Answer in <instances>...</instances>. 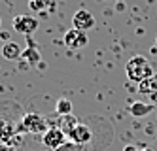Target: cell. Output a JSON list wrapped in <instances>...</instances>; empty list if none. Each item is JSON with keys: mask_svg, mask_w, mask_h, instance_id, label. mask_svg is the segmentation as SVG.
<instances>
[{"mask_svg": "<svg viewBox=\"0 0 157 151\" xmlns=\"http://www.w3.org/2000/svg\"><path fill=\"white\" fill-rule=\"evenodd\" d=\"M55 111H57L59 117H61V115H68V113H72V102H70L68 98H61V100H57Z\"/></svg>", "mask_w": 157, "mask_h": 151, "instance_id": "5bb4252c", "label": "cell"}, {"mask_svg": "<svg viewBox=\"0 0 157 151\" xmlns=\"http://www.w3.org/2000/svg\"><path fill=\"white\" fill-rule=\"evenodd\" d=\"M155 151H157V149H155Z\"/></svg>", "mask_w": 157, "mask_h": 151, "instance_id": "7402d4cb", "label": "cell"}, {"mask_svg": "<svg viewBox=\"0 0 157 151\" xmlns=\"http://www.w3.org/2000/svg\"><path fill=\"white\" fill-rule=\"evenodd\" d=\"M78 125H80V119L74 117L72 113H68V115H61L59 121H57V126H59V129H61L66 136H70V132L76 129Z\"/></svg>", "mask_w": 157, "mask_h": 151, "instance_id": "9c48e42d", "label": "cell"}, {"mask_svg": "<svg viewBox=\"0 0 157 151\" xmlns=\"http://www.w3.org/2000/svg\"><path fill=\"white\" fill-rule=\"evenodd\" d=\"M140 149H142L140 145H132V144H131V145H125V147H123V151H140Z\"/></svg>", "mask_w": 157, "mask_h": 151, "instance_id": "e0dca14e", "label": "cell"}, {"mask_svg": "<svg viewBox=\"0 0 157 151\" xmlns=\"http://www.w3.org/2000/svg\"><path fill=\"white\" fill-rule=\"evenodd\" d=\"M155 76H157V74H155Z\"/></svg>", "mask_w": 157, "mask_h": 151, "instance_id": "44dd1931", "label": "cell"}, {"mask_svg": "<svg viewBox=\"0 0 157 151\" xmlns=\"http://www.w3.org/2000/svg\"><path fill=\"white\" fill-rule=\"evenodd\" d=\"M0 55L4 57L6 61H19L21 55H23V49L19 47L17 42H8L2 45V49H0Z\"/></svg>", "mask_w": 157, "mask_h": 151, "instance_id": "ba28073f", "label": "cell"}, {"mask_svg": "<svg viewBox=\"0 0 157 151\" xmlns=\"http://www.w3.org/2000/svg\"><path fill=\"white\" fill-rule=\"evenodd\" d=\"M138 92H140V95H146V96L157 92V76L148 77V79H144L142 83H138Z\"/></svg>", "mask_w": 157, "mask_h": 151, "instance_id": "8fae6325", "label": "cell"}, {"mask_svg": "<svg viewBox=\"0 0 157 151\" xmlns=\"http://www.w3.org/2000/svg\"><path fill=\"white\" fill-rule=\"evenodd\" d=\"M87 32L83 30H78V28H70L64 32V45L70 49H80V47H85L87 45Z\"/></svg>", "mask_w": 157, "mask_h": 151, "instance_id": "277c9868", "label": "cell"}, {"mask_svg": "<svg viewBox=\"0 0 157 151\" xmlns=\"http://www.w3.org/2000/svg\"><path fill=\"white\" fill-rule=\"evenodd\" d=\"M0 23H2V21H0Z\"/></svg>", "mask_w": 157, "mask_h": 151, "instance_id": "d6986e66", "label": "cell"}, {"mask_svg": "<svg viewBox=\"0 0 157 151\" xmlns=\"http://www.w3.org/2000/svg\"><path fill=\"white\" fill-rule=\"evenodd\" d=\"M17 129H13L12 125H10L8 121H0V142H8L10 138L13 136Z\"/></svg>", "mask_w": 157, "mask_h": 151, "instance_id": "4fadbf2b", "label": "cell"}, {"mask_svg": "<svg viewBox=\"0 0 157 151\" xmlns=\"http://www.w3.org/2000/svg\"><path fill=\"white\" fill-rule=\"evenodd\" d=\"M15 129L19 134H44L49 129V123L40 113H25Z\"/></svg>", "mask_w": 157, "mask_h": 151, "instance_id": "7a4b0ae2", "label": "cell"}, {"mask_svg": "<svg viewBox=\"0 0 157 151\" xmlns=\"http://www.w3.org/2000/svg\"><path fill=\"white\" fill-rule=\"evenodd\" d=\"M55 151H87V149H85V145H80V144H76V142L68 140V142H66L64 145L57 147Z\"/></svg>", "mask_w": 157, "mask_h": 151, "instance_id": "9a60e30c", "label": "cell"}, {"mask_svg": "<svg viewBox=\"0 0 157 151\" xmlns=\"http://www.w3.org/2000/svg\"><path fill=\"white\" fill-rule=\"evenodd\" d=\"M155 49H157V38H155Z\"/></svg>", "mask_w": 157, "mask_h": 151, "instance_id": "ac0fdd59", "label": "cell"}, {"mask_svg": "<svg viewBox=\"0 0 157 151\" xmlns=\"http://www.w3.org/2000/svg\"><path fill=\"white\" fill-rule=\"evenodd\" d=\"M21 61H27L30 66H34L38 61H40V53H38V49L36 47H27L25 51H23V55H21Z\"/></svg>", "mask_w": 157, "mask_h": 151, "instance_id": "7c38bea8", "label": "cell"}, {"mask_svg": "<svg viewBox=\"0 0 157 151\" xmlns=\"http://www.w3.org/2000/svg\"><path fill=\"white\" fill-rule=\"evenodd\" d=\"M125 74H127V77L131 81H134V83H142L144 79L155 76L150 61L146 59L144 55H134V57H131V59L127 61V64H125Z\"/></svg>", "mask_w": 157, "mask_h": 151, "instance_id": "6da1fadb", "label": "cell"}, {"mask_svg": "<svg viewBox=\"0 0 157 151\" xmlns=\"http://www.w3.org/2000/svg\"><path fill=\"white\" fill-rule=\"evenodd\" d=\"M66 142H68V136H66L59 126H49V129L42 134V144L46 147H49L51 151H55L57 147L64 145Z\"/></svg>", "mask_w": 157, "mask_h": 151, "instance_id": "3957f363", "label": "cell"}, {"mask_svg": "<svg viewBox=\"0 0 157 151\" xmlns=\"http://www.w3.org/2000/svg\"><path fill=\"white\" fill-rule=\"evenodd\" d=\"M29 6H30L32 9H34V11H40V9L46 8V2H44V0H30Z\"/></svg>", "mask_w": 157, "mask_h": 151, "instance_id": "2e32d148", "label": "cell"}, {"mask_svg": "<svg viewBox=\"0 0 157 151\" xmlns=\"http://www.w3.org/2000/svg\"><path fill=\"white\" fill-rule=\"evenodd\" d=\"M38 28V19H34L32 15H15L13 17V30L21 32V34H32Z\"/></svg>", "mask_w": 157, "mask_h": 151, "instance_id": "8992f818", "label": "cell"}, {"mask_svg": "<svg viewBox=\"0 0 157 151\" xmlns=\"http://www.w3.org/2000/svg\"><path fill=\"white\" fill-rule=\"evenodd\" d=\"M68 140H72V142H76V144H80V145H87L89 142L93 140V132H91V129H89L85 123H80V125H78L76 129L70 132Z\"/></svg>", "mask_w": 157, "mask_h": 151, "instance_id": "52a82bcc", "label": "cell"}, {"mask_svg": "<svg viewBox=\"0 0 157 151\" xmlns=\"http://www.w3.org/2000/svg\"><path fill=\"white\" fill-rule=\"evenodd\" d=\"M153 110H155V106L153 104H148V102H132L129 106V113L132 117H146Z\"/></svg>", "mask_w": 157, "mask_h": 151, "instance_id": "30bf717a", "label": "cell"}, {"mask_svg": "<svg viewBox=\"0 0 157 151\" xmlns=\"http://www.w3.org/2000/svg\"><path fill=\"white\" fill-rule=\"evenodd\" d=\"M72 27L78 30H83V32L91 30L95 27V15L87 9H78L72 17Z\"/></svg>", "mask_w": 157, "mask_h": 151, "instance_id": "5b68a950", "label": "cell"}, {"mask_svg": "<svg viewBox=\"0 0 157 151\" xmlns=\"http://www.w3.org/2000/svg\"><path fill=\"white\" fill-rule=\"evenodd\" d=\"M29 2H30V0H29Z\"/></svg>", "mask_w": 157, "mask_h": 151, "instance_id": "ffe728a7", "label": "cell"}]
</instances>
